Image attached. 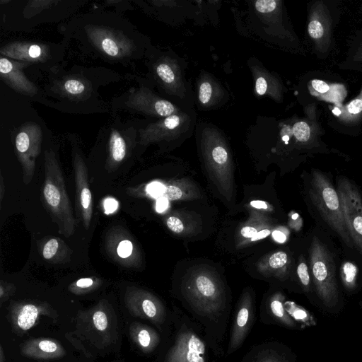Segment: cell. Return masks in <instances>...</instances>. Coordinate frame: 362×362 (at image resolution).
<instances>
[{
    "label": "cell",
    "mask_w": 362,
    "mask_h": 362,
    "mask_svg": "<svg viewBox=\"0 0 362 362\" xmlns=\"http://www.w3.org/2000/svg\"><path fill=\"white\" fill-rule=\"evenodd\" d=\"M285 308L288 315L296 322H299L304 326L308 327L315 325V319L311 314L296 303L285 301Z\"/></svg>",
    "instance_id": "4316f807"
},
{
    "label": "cell",
    "mask_w": 362,
    "mask_h": 362,
    "mask_svg": "<svg viewBox=\"0 0 362 362\" xmlns=\"http://www.w3.org/2000/svg\"><path fill=\"white\" fill-rule=\"evenodd\" d=\"M0 136L11 144L22 168L23 180L29 184L35 174L37 158L54 136L31 101L1 81Z\"/></svg>",
    "instance_id": "3957f363"
},
{
    "label": "cell",
    "mask_w": 362,
    "mask_h": 362,
    "mask_svg": "<svg viewBox=\"0 0 362 362\" xmlns=\"http://www.w3.org/2000/svg\"><path fill=\"white\" fill-rule=\"evenodd\" d=\"M74 333L98 351L115 344L119 339L118 322L112 305L101 300L88 309L78 310Z\"/></svg>",
    "instance_id": "52a82bcc"
},
{
    "label": "cell",
    "mask_w": 362,
    "mask_h": 362,
    "mask_svg": "<svg viewBox=\"0 0 362 362\" xmlns=\"http://www.w3.org/2000/svg\"><path fill=\"white\" fill-rule=\"evenodd\" d=\"M21 354L26 358L50 361L65 356L66 352L62 344L52 338H30L20 344Z\"/></svg>",
    "instance_id": "d6986e66"
},
{
    "label": "cell",
    "mask_w": 362,
    "mask_h": 362,
    "mask_svg": "<svg viewBox=\"0 0 362 362\" xmlns=\"http://www.w3.org/2000/svg\"><path fill=\"white\" fill-rule=\"evenodd\" d=\"M129 333L132 342L145 354L151 353L159 344L160 337L156 330L139 322L130 325Z\"/></svg>",
    "instance_id": "603a6c76"
},
{
    "label": "cell",
    "mask_w": 362,
    "mask_h": 362,
    "mask_svg": "<svg viewBox=\"0 0 362 362\" xmlns=\"http://www.w3.org/2000/svg\"><path fill=\"white\" fill-rule=\"evenodd\" d=\"M349 58L351 63L362 64V38L353 46Z\"/></svg>",
    "instance_id": "ab89813d"
},
{
    "label": "cell",
    "mask_w": 362,
    "mask_h": 362,
    "mask_svg": "<svg viewBox=\"0 0 362 362\" xmlns=\"http://www.w3.org/2000/svg\"><path fill=\"white\" fill-rule=\"evenodd\" d=\"M255 88L256 91L259 95H264L267 89V83L266 80L263 77H259L256 81Z\"/></svg>",
    "instance_id": "f6af8a7d"
},
{
    "label": "cell",
    "mask_w": 362,
    "mask_h": 362,
    "mask_svg": "<svg viewBox=\"0 0 362 362\" xmlns=\"http://www.w3.org/2000/svg\"><path fill=\"white\" fill-rule=\"evenodd\" d=\"M181 288L185 298L202 315L213 316L223 308L226 298L222 281L207 266L198 265L187 270Z\"/></svg>",
    "instance_id": "8992f818"
},
{
    "label": "cell",
    "mask_w": 362,
    "mask_h": 362,
    "mask_svg": "<svg viewBox=\"0 0 362 362\" xmlns=\"http://www.w3.org/2000/svg\"><path fill=\"white\" fill-rule=\"evenodd\" d=\"M310 267L316 293L327 308L339 303V291L332 255L320 239L314 236L309 250Z\"/></svg>",
    "instance_id": "30bf717a"
},
{
    "label": "cell",
    "mask_w": 362,
    "mask_h": 362,
    "mask_svg": "<svg viewBox=\"0 0 362 362\" xmlns=\"http://www.w3.org/2000/svg\"><path fill=\"white\" fill-rule=\"evenodd\" d=\"M0 57V81L30 101L54 109V103L47 97L42 86L26 76L24 71L30 68V64Z\"/></svg>",
    "instance_id": "8fae6325"
},
{
    "label": "cell",
    "mask_w": 362,
    "mask_h": 362,
    "mask_svg": "<svg viewBox=\"0 0 362 362\" xmlns=\"http://www.w3.org/2000/svg\"><path fill=\"white\" fill-rule=\"evenodd\" d=\"M248 211V219L240 225L236 232L235 240L238 248L267 238L274 229V223L269 215L254 211Z\"/></svg>",
    "instance_id": "ac0fdd59"
},
{
    "label": "cell",
    "mask_w": 362,
    "mask_h": 362,
    "mask_svg": "<svg viewBox=\"0 0 362 362\" xmlns=\"http://www.w3.org/2000/svg\"><path fill=\"white\" fill-rule=\"evenodd\" d=\"M43 160L45 180L42 186V202L57 224L59 233L69 238L75 232L76 220L59 163L54 138L44 148Z\"/></svg>",
    "instance_id": "5b68a950"
},
{
    "label": "cell",
    "mask_w": 362,
    "mask_h": 362,
    "mask_svg": "<svg viewBox=\"0 0 362 362\" xmlns=\"http://www.w3.org/2000/svg\"><path fill=\"white\" fill-rule=\"evenodd\" d=\"M322 11V6L318 5L314 8L308 25L310 37L318 45H322L323 41L328 39L329 28L328 21Z\"/></svg>",
    "instance_id": "cb8c5ba5"
},
{
    "label": "cell",
    "mask_w": 362,
    "mask_h": 362,
    "mask_svg": "<svg viewBox=\"0 0 362 362\" xmlns=\"http://www.w3.org/2000/svg\"><path fill=\"white\" fill-rule=\"evenodd\" d=\"M158 124L166 129H173L180 124V117L175 115H171L167 117L163 122H158Z\"/></svg>",
    "instance_id": "b9f144b4"
},
{
    "label": "cell",
    "mask_w": 362,
    "mask_h": 362,
    "mask_svg": "<svg viewBox=\"0 0 362 362\" xmlns=\"http://www.w3.org/2000/svg\"><path fill=\"white\" fill-rule=\"evenodd\" d=\"M99 284L98 281H95L92 278H82L71 284L69 289L73 293L81 295L95 289Z\"/></svg>",
    "instance_id": "f1b7e54d"
},
{
    "label": "cell",
    "mask_w": 362,
    "mask_h": 362,
    "mask_svg": "<svg viewBox=\"0 0 362 362\" xmlns=\"http://www.w3.org/2000/svg\"><path fill=\"white\" fill-rule=\"evenodd\" d=\"M359 305H360V307L362 309V300L359 303Z\"/></svg>",
    "instance_id": "f5cc1de1"
},
{
    "label": "cell",
    "mask_w": 362,
    "mask_h": 362,
    "mask_svg": "<svg viewBox=\"0 0 362 362\" xmlns=\"http://www.w3.org/2000/svg\"><path fill=\"white\" fill-rule=\"evenodd\" d=\"M8 310V320L18 335H23L35 327L42 317L54 320L59 317V314L51 305L37 300L14 301L9 305Z\"/></svg>",
    "instance_id": "5bb4252c"
},
{
    "label": "cell",
    "mask_w": 362,
    "mask_h": 362,
    "mask_svg": "<svg viewBox=\"0 0 362 362\" xmlns=\"http://www.w3.org/2000/svg\"><path fill=\"white\" fill-rule=\"evenodd\" d=\"M206 347L194 332L182 328L177 334L165 362H205Z\"/></svg>",
    "instance_id": "e0dca14e"
},
{
    "label": "cell",
    "mask_w": 362,
    "mask_h": 362,
    "mask_svg": "<svg viewBox=\"0 0 362 362\" xmlns=\"http://www.w3.org/2000/svg\"><path fill=\"white\" fill-rule=\"evenodd\" d=\"M16 291V287L13 284H9L8 282H4V281H1L0 284V302L1 305L2 303L8 300V298L13 295Z\"/></svg>",
    "instance_id": "8d00e7d4"
},
{
    "label": "cell",
    "mask_w": 362,
    "mask_h": 362,
    "mask_svg": "<svg viewBox=\"0 0 362 362\" xmlns=\"http://www.w3.org/2000/svg\"><path fill=\"white\" fill-rule=\"evenodd\" d=\"M252 316V300L248 291H244L233 323L228 354L239 348L247 335Z\"/></svg>",
    "instance_id": "ffe728a7"
},
{
    "label": "cell",
    "mask_w": 362,
    "mask_h": 362,
    "mask_svg": "<svg viewBox=\"0 0 362 362\" xmlns=\"http://www.w3.org/2000/svg\"><path fill=\"white\" fill-rule=\"evenodd\" d=\"M291 267V258L283 250L265 255L257 263V272L264 276H274L284 280L287 278Z\"/></svg>",
    "instance_id": "7402d4cb"
},
{
    "label": "cell",
    "mask_w": 362,
    "mask_h": 362,
    "mask_svg": "<svg viewBox=\"0 0 362 362\" xmlns=\"http://www.w3.org/2000/svg\"><path fill=\"white\" fill-rule=\"evenodd\" d=\"M293 134L300 142H306L310 136V128L305 122H298L293 127Z\"/></svg>",
    "instance_id": "1f68e13d"
},
{
    "label": "cell",
    "mask_w": 362,
    "mask_h": 362,
    "mask_svg": "<svg viewBox=\"0 0 362 362\" xmlns=\"http://www.w3.org/2000/svg\"><path fill=\"white\" fill-rule=\"evenodd\" d=\"M145 192L153 198L165 199L168 202L191 201L202 197L198 186L188 178L154 181L146 186Z\"/></svg>",
    "instance_id": "2e32d148"
},
{
    "label": "cell",
    "mask_w": 362,
    "mask_h": 362,
    "mask_svg": "<svg viewBox=\"0 0 362 362\" xmlns=\"http://www.w3.org/2000/svg\"><path fill=\"white\" fill-rule=\"evenodd\" d=\"M88 1L83 0H1V26L6 30L30 32L39 25L60 23Z\"/></svg>",
    "instance_id": "277c9868"
},
{
    "label": "cell",
    "mask_w": 362,
    "mask_h": 362,
    "mask_svg": "<svg viewBox=\"0 0 362 362\" xmlns=\"http://www.w3.org/2000/svg\"><path fill=\"white\" fill-rule=\"evenodd\" d=\"M118 72L103 66L62 64L46 73L42 86L57 111L74 114L110 113V103L102 99L100 88L122 81Z\"/></svg>",
    "instance_id": "7a4b0ae2"
},
{
    "label": "cell",
    "mask_w": 362,
    "mask_h": 362,
    "mask_svg": "<svg viewBox=\"0 0 362 362\" xmlns=\"http://www.w3.org/2000/svg\"><path fill=\"white\" fill-rule=\"evenodd\" d=\"M1 199H2L3 195H4V183H3V179L1 177Z\"/></svg>",
    "instance_id": "681fc988"
},
{
    "label": "cell",
    "mask_w": 362,
    "mask_h": 362,
    "mask_svg": "<svg viewBox=\"0 0 362 362\" xmlns=\"http://www.w3.org/2000/svg\"><path fill=\"white\" fill-rule=\"evenodd\" d=\"M68 44L69 42L65 39L60 42L26 39L11 40L1 45L0 55L26 62L31 65L30 68L47 73L64 64Z\"/></svg>",
    "instance_id": "ba28073f"
},
{
    "label": "cell",
    "mask_w": 362,
    "mask_h": 362,
    "mask_svg": "<svg viewBox=\"0 0 362 362\" xmlns=\"http://www.w3.org/2000/svg\"><path fill=\"white\" fill-rule=\"evenodd\" d=\"M60 240L58 238L49 239L44 245L42 250L43 257L52 259L56 256L60 246Z\"/></svg>",
    "instance_id": "d6a6232c"
},
{
    "label": "cell",
    "mask_w": 362,
    "mask_h": 362,
    "mask_svg": "<svg viewBox=\"0 0 362 362\" xmlns=\"http://www.w3.org/2000/svg\"><path fill=\"white\" fill-rule=\"evenodd\" d=\"M282 139L284 141H288V140L289 139L288 136H283Z\"/></svg>",
    "instance_id": "f907efd6"
},
{
    "label": "cell",
    "mask_w": 362,
    "mask_h": 362,
    "mask_svg": "<svg viewBox=\"0 0 362 362\" xmlns=\"http://www.w3.org/2000/svg\"><path fill=\"white\" fill-rule=\"evenodd\" d=\"M358 269L350 261H345L341 267L340 275L344 287L349 291H352L357 286Z\"/></svg>",
    "instance_id": "83f0119b"
},
{
    "label": "cell",
    "mask_w": 362,
    "mask_h": 362,
    "mask_svg": "<svg viewBox=\"0 0 362 362\" xmlns=\"http://www.w3.org/2000/svg\"><path fill=\"white\" fill-rule=\"evenodd\" d=\"M64 39L81 52L110 64L133 66L146 51V40L120 13L95 10L77 14L58 26Z\"/></svg>",
    "instance_id": "6da1fadb"
},
{
    "label": "cell",
    "mask_w": 362,
    "mask_h": 362,
    "mask_svg": "<svg viewBox=\"0 0 362 362\" xmlns=\"http://www.w3.org/2000/svg\"><path fill=\"white\" fill-rule=\"evenodd\" d=\"M309 195L322 218L349 247L354 245L347 230L344 219L337 190L320 171L312 174Z\"/></svg>",
    "instance_id": "9c48e42d"
},
{
    "label": "cell",
    "mask_w": 362,
    "mask_h": 362,
    "mask_svg": "<svg viewBox=\"0 0 362 362\" xmlns=\"http://www.w3.org/2000/svg\"><path fill=\"white\" fill-rule=\"evenodd\" d=\"M302 221L300 217L296 213L290 216L289 225L291 228L297 230L300 228Z\"/></svg>",
    "instance_id": "bcb514c9"
},
{
    "label": "cell",
    "mask_w": 362,
    "mask_h": 362,
    "mask_svg": "<svg viewBox=\"0 0 362 362\" xmlns=\"http://www.w3.org/2000/svg\"><path fill=\"white\" fill-rule=\"evenodd\" d=\"M154 74L165 83H171L175 80L174 73L169 65L159 63L153 66Z\"/></svg>",
    "instance_id": "4dcf8cb0"
},
{
    "label": "cell",
    "mask_w": 362,
    "mask_h": 362,
    "mask_svg": "<svg viewBox=\"0 0 362 362\" xmlns=\"http://www.w3.org/2000/svg\"><path fill=\"white\" fill-rule=\"evenodd\" d=\"M285 230L282 227L274 229L272 233L274 239L279 243L285 242L287 238V233Z\"/></svg>",
    "instance_id": "ee69618b"
},
{
    "label": "cell",
    "mask_w": 362,
    "mask_h": 362,
    "mask_svg": "<svg viewBox=\"0 0 362 362\" xmlns=\"http://www.w3.org/2000/svg\"><path fill=\"white\" fill-rule=\"evenodd\" d=\"M175 107L168 100L160 99L155 107L156 115L168 117L174 112Z\"/></svg>",
    "instance_id": "e575fe53"
},
{
    "label": "cell",
    "mask_w": 362,
    "mask_h": 362,
    "mask_svg": "<svg viewBox=\"0 0 362 362\" xmlns=\"http://www.w3.org/2000/svg\"><path fill=\"white\" fill-rule=\"evenodd\" d=\"M124 302L129 313L136 317L161 325L165 318V309L160 300L152 293L137 287H127Z\"/></svg>",
    "instance_id": "9a60e30c"
},
{
    "label": "cell",
    "mask_w": 362,
    "mask_h": 362,
    "mask_svg": "<svg viewBox=\"0 0 362 362\" xmlns=\"http://www.w3.org/2000/svg\"><path fill=\"white\" fill-rule=\"evenodd\" d=\"M103 206L107 214H112L117 210L118 202L116 199L108 197L105 199Z\"/></svg>",
    "instance_id": "7bdbcfd3"
},
{
    "label": "cell",
    "mask_w": 362,
    "mask_h": 362,
    "mask_svg": "<svg viewBox=\"0 0 362 362\" xmlns=\"http://www.w3.org/2000/svg\"><path fill=\"white\" fill-rule=\"evenodd\" d=\"M276 7V1L274 0H259L255 3L256 9L261 13H269Z\"/></svg>",
    "instance_id": "74e56055"
},
{
    "label": "cell",
    "mask_w": 362,
    "mask_h": 362,
    "mask_svg": "<svg viewBox=\"0 0 362 362\" xmlns=\"http://www.w3.org/2000/svg\"><path fill=\"white\" fill-rule=\"evenodd\" d=\"M6 356L2 345H0V362H5Z\"/></svg>",
    "instance_id": "c3c4849f"
},
{
    "label": "cell",
    "mask_w": 362,
    "mask_h": 362,
    "mask_svg": "<svg viewBox=\"0 0 362 362\" xmlns=\"http://www.w3.org/2000/svg\"><path fill=\"white\" fill-rule=\"evenodd\" d=\"M67 136L71 147L76 182V208L83 227L88 229L93 216V200L88 180L87 165L81 151L78 136L71 133H69Z\"/></svg>",
    "instance_id": "4fadbf2b"
},
{
    "label": "cell",
    "mask_w": 362,
    "mask_h": 362,
    "mask_svg": "<svg viewBox=\"0 0 362 362\" xmlns=\"http://www.w3.org/2000/svg\"><path fill=\"white\" fill-rule=\"evenodd\" d=\"M103 4L115 8V11L120 13L122 11L133 10V5L131 0H107L104 1Z\"/></svg>",
    "instance_id": "d590c367"
},
{
    "label": "cell",
    "mask_w": 362,
    "mask_h": 362,
    "mask_svg": "<svg viewBox=\"0 0 362 362\" xmlns=\"http://www.w3.org/2000/svg\"><path fill=\"white\" fill-rule=\"evenodd\" d=\"M248 211H254L269 215L274 211V207L269 202L262 200H252L247 205Z\"/></svg>",
    "instance_id": "836d02e7"
},
{
    "label": "cell",
    "mask_w": 362,
    "mask_h": 362,
    "mask_svg": "<svg viewBox=\"0 0 362 362\" xmlns=\"http://www.w3.org/2000/svg\"><path fill=\"white\" fill-rule=\"evenodd\" d=\"M168 205V201L165 199H158L156 202V209L161 212L166 209Z\"/></svg>",
    "instance_id": "7dc6e473"
},
{
    "label": "cell",
    "mask_w": 362,
    "mask_h": 362,
    "mask_svg": "<svg viewBox=\"0 0 362 362\" xmlns=\"http://www.w3.org/2000/svg\"><path fill=\"white\" fill-rule=\"evenodd\" d=\"M212 88L209 83H203L199 88V100L203 103H207L211 95Z\"/></svg>",
    "instance_id": "60d3db41"
},
{
    "label": "cell",
    "mask_w": 362,
    "mask_h": 362,
    "mask_svg": "<svg viewBox=\"0 0 362 362\" xmlns=\"http://www.w3.org/2000/svg\"><path fill=\"white\" fill-rule=\"evenodd\" d=\"M339 121L345 124L355 123L362 117V89L360 93L341 108L333 111Z\"/></svg>",
    "instance_id": "d4e9b609"
},
{
    "label": "cell",
    "mask_w": 362,
    "mask_h": 362,
    "mask_svg": "<svg viewBox=\"0 0 362 362\" xmlns=\"http://www.w3.org/2000/svg\"><path fill=\"white\" fill-rule=\"evenodd\" d=\"M163 221L168 230L179 236H192L202 230L199 216L185 210L171 211L165 216Z\"/></svg>",
    "instance_id": "44dd1931"
},
{
    "label": "cell",
    "mask_w": 362,
    "mask_h": 362,
    "mask_svg": "<svg viewBox=\"0 0 362 362\" xmlns=\"http://www.w3.org/2000/svg\"><path fill=\"white\" fill-rule=\"evenodd\" d=\"M262 362H278V361H273V360H266V361H263Z\"/></svg>",
    "instance_id": "816d5d0a"
},
{
    "label": "cell",
    "mask_w": 362,
    "mask_h": 362,
    "mask_svg": "<svg viewBox=\"0 0 362 362\" xmlns=\"http://www.w3.org/2000/svg\"><path fill=\"white\" fill-rule=\"evenodd\" d=\"M297 275L303 290L308 292L310 289V276L308 267L303 257L299 258L297 267Z\"/></svg>",
    "instance_id": "f546056e"
},
{
    "label": "cell",
    "mask_w": 362,
    "mask_h": 362,
    "mask_svg": "<svg viewBox=\"0 0 362 362\" xmlns=\"http://www.w3.org/2000/svg\"><path fill=\"white\" fill-rule=\"evenodd\" d=\"M269 306L272 314L278 321L291 328L296 327V322L286 310L285 297L282 293H274L269 298Z\"/></svg>",
    "instance_id": "484cf974"
},
{
    "label": "cell",
    "mask_w": 362,
    "mask_h": 362,
    "mask_svg": "<svg viewBox=\"0 0 362 362\" xmlns=\"http://www.w3.org/2000/svg\"><path fill=\"white\" fill-rule=\"evenodd\" d=\"M133 245L129 240H122L117 247V254L121 258H127L132 254Z\"/></svg>",
    "instance_id": "f35d334b"
},
{
    "label": "cell",
    "mask_w": 362,
    "mask_h": 362,
    "mask_svg": "<svg viewBox=\"0 0 362 362\" xmlns=\"http://www.w3.org/2000/svg\"><path fill=\"white\" fill-rule=\"evenodd\" d=\"M337 192L347 230L354 247L362 255V198L356 187L346 177L337 178Z\"/></svg>",
    "instance_id": "7c38bea8"
}]
</instances>
